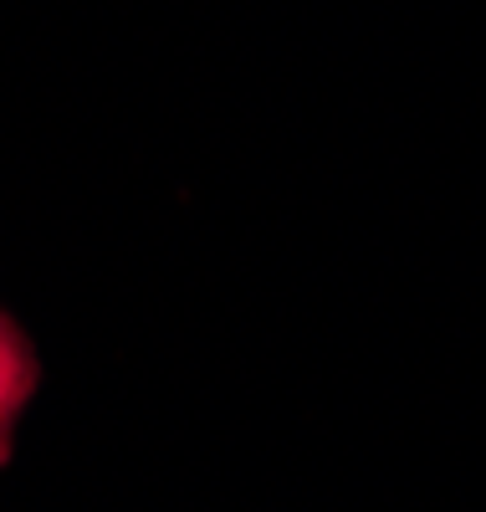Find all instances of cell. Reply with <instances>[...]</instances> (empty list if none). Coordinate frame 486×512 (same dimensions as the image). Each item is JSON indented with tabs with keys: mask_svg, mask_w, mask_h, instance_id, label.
I'll return each instance as SVG.
<instances>
[{
	"mask_svg": "<svg viewBox=\"0 0 486 512\" xmlns=\"http://www.w3.org/2000/svg\"><path fill=\"white\" fill-rule=\"evenodd\" d=\"M36 384H41V364H36V354L26 344V333L0 313V456H6L16 415L36 395Z\"/></svg>",
	"mask_w": 486,
	"mask_h": 512,
	"instance_id": "cell-1",
	"label": "cell"
}]
</instances>
